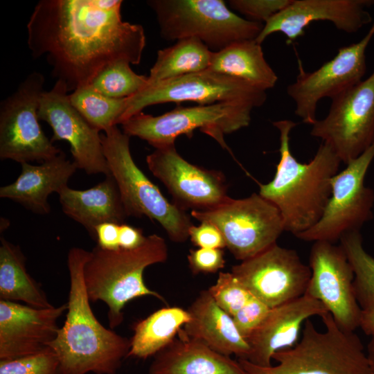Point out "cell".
<instances>
[{"label":"cell","instance_id":"cell-40","mask_svg":"<svg viewBox=\"0 0 374 374\" xmlns=\"http://www.w3.org/2000/svg\"><path fill=\"white\" fill-rule=\"evenodd\" d=\"M145 238L142 230L125 223L120 225V249L132 250L138 248L144 242Z\"/></svg>","mask_w":374,"mask_h":374},{"label":"cell","instance_id":"cell-19","mask_svg":"<svg viewBox=\"0 0 374 374\" xmlns=\"http://www.w3.org/2000/svg\"><path fill=\"white\" fill-rule=\"evenodd\" d=\"M374 0H292L265 24L256 41L261 44L270 35L283 33L287 42L305 35L311 23L328 21L339 30L354 33L371 22L367 8Z\"/></svg>","mask_w":374,"mask_h":374},{"label":"cell","instance_id":"cell-14","mask_svg":"<svg viewBox=\"0 0 374 374\" xmlns=\"http://www.w3.org/2000/svg\"><path fill=\"white\" fill-rule=\"evenodd\" d=\"M374 35V22L366 35L356 43L339 48L337 55L312 72L304 71L299 60L295 81L287 87L295 103V115L305 123L317 119V105L324 98H333L362 81L366 71V50Z\"/></svg>","mask_w":374,"mask_h":374},{"label":"cell","instance_id":"cell-12","mask_svg":"<svg viewBox=\"0 0 374 374\" xmlns=\"http://www.w3.org/2000/svg\"><path fill=\"white\" fill-rule=\"evenodd\" d=\"M373 159L374 142L332 178L331 195L321 218L296 238L335 243L347 233L360 231L373 217L374 191L364 179Z\"/></svg>","mask_w":374,"mask_h":374},{"label":"cell","instance_id":"cell-37","mask_svg":"<svg viewBox=\"0 0 374 374\" xmlns=\"http://www.w3.org/2000/svg\"><path fill=\"white\" fill-rule=\"evenodd\" d=\"M187 258L193 274L215 273L224 267L226 262L222 249H190Z\"/></svg>","mask_w":374,"mask_h":374},{"label":"cell","instance_id":"cell-41","mask_svg":"<svg viewBox=\"0 0 374 374\" xmlns=\"http://www.w3.org/2000/svg\"><path fill=\"white\" fill-rule=\"evenodd\" d=\"M359 327L366 335L374 337V307L362 310Z\"/></svg>","mask_w":374,"mask_h":374},{"label":"cell","instance_id":"cell-28","mask_svg":"<svg viewBox=\"0 0 374 374\" xmlns=\"http://www.w3.org/2000/svg\"><path fill=\"white\" fill-rule=\"evenodd\" d=\"M190 319L187 310L165 307L134 323L128 357L145 359L170 345Z\"/></svg>","mask_w":374,"mask_h":374},{"label":"cell","instance_id":"cell-21","mask_svg":"<svg viewBox=\"0 0 374 374\" xmlns=\"http://www.w3.org/2000/svg\"><path fill=\"white\" fill-rule=\"evenodd\" d=\"M328 312L318 300L308 295L270 308L266 317L247 341L250 347L247 361L256 366H272L273 355L295 346L301 326L310 317Z\"/></svg>","mask_w":374,"mask_h":374},{"label":"cell","instance_id":"cell-24","mask_svg":"<svg viewBox=\"0 0 374 374\" xmlns=\"http://www.w3.org/2000/svg\"><path fill=\"white\" fill-rule=\"evenodd\" d=\"M63 212L82 225L92 238L95 229L104 222L125 223L127 216L116 183L110 175L96 186L86 190L69 186L59 193Z\"/></svg>","mask_w":374,"mask_h":374},{"label":"cell","instance_id":"cell-15","mask_svg":"<svg viewBox=\"0 0 374 374\" xmlns=\"http://www.w3.org/2000/svg\"><path fill=\"white\" fill-rule=\"evenodd\" d=\"M231 272L270 308L303 296L311 277L297 252L277 243L233 266Z\"/></svg>","mask_w":374,"mask_h":374},{"label":"cell","instance_id":"cell-32","mask_svg":"<svg viewBox=\"0 0 374 374\" xmlns=\"http://www.w3.org/2000/svg\"><path fill=\"white\" fill-rule=\"evenodd\" d=\"M148 83V76L136 73L125 61L114 62L100 71L89 86L109 98H130Z\"/></svg>","mask_w":374,"mask_h":374},{"label":"cell","instance_id":"cell-36","mask_svg":"<svg viewBox=\"0 0 374 374\" xmlns=\"http://www.w3.org/2000/svg\"><path fill=\"white\" fill-rule=\"evenodd\" d=\"M269 310L266 304L253 296L232 317L238 330L246 340L262 323Z\"/></svg>","mask_w":374,"mask_h":374},{"label":"cell","instance_id":"cell-38","mask_svg":"<svg viewBox=\"0 0 374 374\" xmlns=\"http://www.w3.org/2000/svg\"><path fill=\"white\" fill-rule=\"evenodd\" d=\"M188 235L193 244L199 248L222 249L226 247L224 239L220 230L207 222H201L198 226L191 225Z\"/></svg>","mask_w":374,"mask_h":374},{"label":"cell","instance_id":"cell-1","mask_svg":"<svg viewBox=\"0 0 374 374\" xmlns=\"http://www.w3.org/2000/svg\"><path fill=\"white\" fill-rule=\"evenodd\" d=\"M120 0H40L27 23L35 59L45 56L52 75L69 91L86 87L107 66L139 64L143 27L123 20Z\"/></svg>","mask_w":374,"mask_h":374},{"label":"cell","instance_id":"cell-6","mask_svg":"<svg viewBox=\"0 0 374 374\" xmlns=\"http://www.w3.org/2000/svg\"><path fill=\"white\" fill-rule=\"evenodd\" d=\"M102 135L103 153L118 186L127 216H146L156 220L175 242L188 238L192 224L185 211L170 203L134 161L130 136L117 125Z\"/></svg>","mask_w":374,"mask_h":374},{"label":"cell","instance_id":"cell-10","mask_svg":"<svg viewBox=\"0 0 374 374\" xmlns=\"http://www.w3.org/2000/svg\"><path fill=\"white\" fill-rule=\"evenodd\" d=\"M267 93L243 80L209 69L148 84L142 90L127 98L119 124L140 113L148 106L184 102L199 105L234 103L252 107L262 106Z\"/></svg>","mask_w":374,"mask_h":374},{"label":"cell","instance_id":"cell-30","mask_svg":"<svg viewBox=\"0 0 374 374\" xmlns=\"http://www.w3.org/2000/svg\"><path fill=\"white\" fill-rule=\"evenodd\" d=\"M69 96L71 105L84 119L104 132L119 124L127 99L107 97L89 86L76 89Z\"/></svg>","mask_w":374,"mask_h":374},{"label":"cell","instance_id":"cell-29","mask_svg":"<svg viewBox=\"0 0 374 374\" xmlns=\"http://www.w3.org/2000/svg\"><path fill=\"white\" fill-rule=\"evenodd\" d=\"M213 53L199 39L177 40L175 44L158 51L148 75V84L207 70Z\"/></svg>","mask_w":374,"mask_h":374},{"label":"cell","instance_id":"cell-9","mask_svg":"<svg viewBox=\"0 0 374 374\" xmlns=\"http://www.w3.org/2000/svg\"><path fill=\"white\" fill-rule=\"evenodd\" d=\"M191 215L215 226L224 239L226 247L241 261L276 244L285 231L278 209L259 193L238 199L229 197L210 210H193Z\"/></svg>","mask_w":374,"mask_h":374},{"label":"cell","instance_id":"cell-22","mask_svg":"<svg viewBox=\"0 0 374 374\" xmlns=\"http://www.w3.org/2000/svg\"><path fill=\"white\" fill-rule=\"evenodd\" d=\"M77 169L63 152L39 165L24 163L17 179L0 188V197L12 199L34 213L48 214V196L68 186Z\"/></svg>","mask_w":374,"mask_h":374},{"label":"cell","instance_id":"cell-35","mask_svg":"<svg viewBox=\"0 0 374 374\" xmlns=\"http://www.w3.org/2000/svg\"><path fill=\"white\" fill-rule=\"evenodd\" d=\"M291 2L292 0H231L229 4L247 19L265 24Z\"/></svg>","mask_w":374,"mask_h":374},{"label":"cell","instance_id":"cell-8","mask_svg":"<svg viewBox=\"0 0 374 374\" xmlns=\"http://www.w3.org/2000/svg\"><path fill=\"white\" fill-rule=\"evenodd\" d=\"M253 109L234 103L179 107L156 116L141 112L121 125L130 137H139L155 148L174 145L181 135L190 138L199 129L229 150L224 136L247 127Z\"/></svg>","mask_w":374,"mask_h":374},{"label":"cell","instance_id":"cell-17","mask_svg":"<svg viewBox=\"0 0 374 374\" xmlns=\"http://www.w3.org/2000/svg\"><path fill=\"white\" fill-rule=\"evenodd\" d=\"M69 92L66 85L60 80H56L50 90L44 91L39 102V119L51 127L53 143L64 141L69 143L77 168L88 175H110L100 131L71 105Z\"/></svg>","mask_w":374,"mask_h":374},{"label":"cell","instance_id":"cell-25","mask_svg":"<svg viewBox=\"0 0 374 374\" xmlns=\"http://www.w3.org/2000/svg\"><path fill=\"white\" fill-rule=\"evenodd\" d=\"M148 374H248L240 362L179 333L154 356Z\"/></svg>","mask_w":374,"mask_h":374},{"label":"cell","instance_id":"cell-20","mask_svg":"<svg viewBox=\"0 0 374 374\" xmlns=\"http://www.w3.org/2000/svg\"><path fill=\"white\" fill-rule=\"evenodd\" d=\"M67 303L47 308L0 300V360L40 353L55 340Z\"/></svg>","mask_w":374,"mask_h":374},{"label":"cell","instance_id":"cell-39","mask_svg":"<svg viewBox=\"0 0 374 374\" xmlns=\"http://www.w3.org/2000/svg\"><path fill=\"white\" fill-rule=\"evenodd\" d=\"M120 225L115 222H104L96 226L95 233L97 245L109 251L119 249Z\"/></svg>","mask_w":374,"mask_h":374},{"label":"cell","instance_id":"cell-5","mask_svg":"<svg viewBox=\"0 0 374 374\" xmlns=\"http://www.w3.org/2000/svg\"><path fill=\"white\" fill-rule=\"evenodd\" d=\"M320 317L325 330L319 331L307 319L300 341L273 355L277 365L262 367L244 359L238 361L248 374H371L357 335L339 328L329 312Z\"/></svg>","mask_w":374,"mask_h":374},{"label":"cell","instance_id":"cell-2","mask_svg":"<svg viewBox=\"0 0 374 374\" xmlns=\"http://www.w3.org/2000/svg\"><path fill=\"white\" fill-rule=\"evenodd\" d=\"M89 255V251L73 247L67 256L66 320L49 345L62 374H116L130 348V339L103 326L91 309L83 274Z\"/></svg>","mask_w":374,"mask_h":374},{"label":"cell","instance_id":"cell-7","mask_svg":"<svg viewBox=\"0 0 374 374\" xmlns=\"http://www.w3.org/2000/svg\"><path fill=\"white\" fill-rule=\"evenodd\" d=\"M160 34L167 40L197 38L218 51L235 42L256 39L264 24L244 19L222 0H150Z\"/></svg>","mask_w":374,"mask_h":374},{"label":"cell","instance_id":"cell-3","mask_svg":"<svg viewBox=\"0 0 374 374\" xmlns=\"http://www.w3.org/2000/svg\"><path fill=\"white\" fill-rule=\"evenodd\" d=\"M272 124L280 133V160L273 179L260 184L258 193L278 209L285 231L296 237L321 218L341 161L323 142L310 161H298L290 146V132L297 123L284 119Z\"/></svg>","mask_w":374,"mask_h":374},{"label":"cell","instance_id":"cell-18","mask_svg":"<svg viewBox=\"0 0 374 374\" xmlns=\"http://www.w3.org/2000/svg\"><path fill=\"white\" fill-rule=\"evenodd\" d=\"M150 172L167 188L178 206L207 211L229 197L224 175L189 163L175 145L155 148L146 157Z\"/></svg>","mask_w":374,"mask_h":374},{"label":"cell","instance_id":"cell-33","mask_svg":"<svg viewBox=\"0 0 374 374\" xmlns=\"http://www.w3.org/2000/svg\"><path fill=\"white\" fill-rule=\"evenodd\" d=\"M208 291L217 305L231 317L253 297L231 272H220Z\"/></svg>","mask_w":374,"mask_h":374},{"label":"cell","instance_id":"cell-27","mask_svg":"<svg viewBox=\"0 0 374 374\" xmlns=\"http://www.w3.org/2000/svg\"><path fill=\"white\" fill-rule=\"evenodd\" d=\"M0 300L38 308L53 306L41 285L28 273L20 248L3 237L0 245Z\"/></svg>","mask_w":374,"mask_h":374},{"label":"cell","instance_id":"cell-4","mask_svg":"<svg viewBox=\"0 0 374 374\" xmlns=\"http://www.w3.org/2000/svg\"><path fill=\"white\" fill-rule=\"evenodd\" d=\"M168 258L165 240L157 234L146 236L144 242L132 250L109 251L96 245L84 267V281L91 302L103 301L108 308L110 329L123 321V310L130 301L150 296L165 302L157 292L145 283V269Z\"/></svg>","mask_w":374,"mask_h":374},{"label":"cell","instance_id":"cell-11","mask_svg":"<svg viewBox=\"0 0 374 374\" xmlns=\"http://www.w3.org/2000/svg\"><path fill=\"white\" fill-rule=\"evenodd\" d=\"M45 78L33 71L0 103V158L21 164L42 162L62 151L43 132L38 109Z\"/></svg>","mask_w":374,"mask_h":374},{"label":"cell","instance_id":"cell-16","mask_svg":"<svg viewBox=\"0 0 374 374\" xmlns=\"http://www.w3.org/2000/svg\"><path fill=\"white\" fill-rule=\"evenodd\" d=\"M311 277L305 293L319 301L339 328L354 332L362 309L355 297L354 271L340 245L316 241L309 256Z\"/></svg>","mask_w":374,"mask_h":374},{"label":"cell","instance_id":"cell-26","mask_svg":"<svg viewBox=\"0 0 374 374\" xmlns=\"http://www.w3.org/2000/svg\"><path fill=\"white\" fill-rule=\"evenodd\" d=\"M233 77L267 91L275 87L278 76L267 62L256 39L235 42L213 52L208 69Z\"/></svg>","mask_w":374,"mask_h":374},{"label":"cell","instance_id":"cell-34","mask_svg":"<svg viewBox=\"0 0 374 374\" xmlns=\"http://www.w3.org/2000/svg\"><path fill=\"white\" fill-rule=\"evenodd\" d=\"M0 374H62L54 351L48 347L40 353L11 360H0Z\"/></svg>","mask_w":374,"mask_h":374},{"label":"cell","instance_id":"cell-31","mask_svg":"<svg viewBox=\"0 0 374 374\" xmlns=\"http://www.w3.org/2000/svg\"><path fill=\"white\" fill-rule=\"evenodd\" d=\"M339 242L354 271V291L360 308H373L374 256L365 250L360 231L347 233Z\"/></svg>","mask_w":374,"mask_h":374},{"label":"cell","instance_id":"cell-42","mask_svg":"<svg viewBox=\"0 0 374 374\" xmlns=\"http://www.w3.org/2000/svg\"><path fill=\"white\" fill-rule=\"evenodd\" d=\"M366 355L371 374H374V337H371L367 345Z\"/></svg>","mask_w":374,"mask_h":374},{"label":"cell","instance_id":"cell-23","mask_svg":"<svg viewBox=\"0 0 374 374\" xmlns=\"http://www.w3.org/2000/svg\"><path fill=\"white\" fill-rule=\"evenodd\" d=\"M187 310L190 319L180 333L220 354L247 358L249 344L238 330L233 317L217 305L208 290L202 291Z\"/></svg>","mask_w":374,"mask_h":374},{"label":"cell","instance_id":"cell-13","mask_svg":"<svg viewBox=\"0 0 374 374\" xmlns=\"http://www.w3.org/2000/svg\"><path fill=\"white\" fill-rule=\"evenodd\" d=\"M331 100L327 116L312 125L310 134L346 164L374 142V71Z\"/></svg>","mask_w":374,"mask_h":374}]
</instances>
